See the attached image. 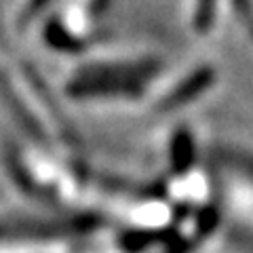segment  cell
<instances>
[{
  "label": "cell",
  "instance_id": "cell-1",
  "mask_svg": "<svg viewBox=\"0 0 253 253\" xmlns=\"http://www.w3.org/2000/svg\"><path fill=\"white\" fill-rule=\"evenodd\" d=\"M213 70L211 68H199L194 70L192 74H190L188 78H184L175 89H173L167 97L163 99L161 108L163 110H175L179 106H186L188 101H192L194 97H199V95L203 91H207L211 83H213Z\"/></svg>",
  "mask_w": 253,
  "mask_h": 253
},
{
  "label": "cell",
  "instance_id": "cell-2",
  "mask_svg": "<svg viewBox=\"0 0 253 253\" xmlns=\"http://www.w3.org/2000/svg\"><path fill=\"white\" fill-rule=\"evenodd\" d=\"M169 158H171V169L175 175H186L192 169L194 158H196V148L188 129H177L175 135L171 137Z\"/></svg>",
  "mask_w": 253,
  "mask_h": 253
},
{
  "label": "cell",
  "instance_id": "cell-3",
  "mask_svg": "<svg viewBox=\"0 0 253 253\" xmlns=\"http://www.w3.org/2000/svg\"><path fill=\"white\" fill-rule=\"evenodd\" d=\"M213 15H215V0H199L196 2V30H209V26L213 23Z\"/></svg>",
  "mask_w": 253,
  "mask_h": 253
},
{
  "label": "cell",
  "instance_id": "cell-4",
  "mask_svg": "<svg viewBox=\"0 0 253 253\" xmlns=\"http://www.w3.org/2000/svg\"><path fill=\"white\" fill-rule=\"evenodd\" d=\"M234 6H236V11H239L241 15H245V17H249L251 15V2L249 0H234Z\"/></svg>",
  "mask_w": 253,
  "mask_h": 253
}]
</instances>
